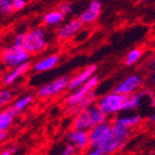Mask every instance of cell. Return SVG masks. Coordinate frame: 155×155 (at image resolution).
Masks as SVG:
<instances>
[{
  "label": "cell",
  "instance_id": "6da1fadb",
  "mask_svg": "<svg viewBox=\"0 0 155 155\" xmlns=\"http://www.w3.org/2000/svg\"><path fill=\"white\" fill-rule=\"evenodd\" d=\"M50 44L48 31L43 27H35L23 33L22 46L30 55H38L48 48Z\"/></svg>",
  "mask_w": 155,
  "mask_h": 155
},
{
  "label": "cell",
  "instance_id": "7a4b0ae2",
  "mask_svg": "<svg viewBox=\"0 0 155 155\" xmlns=\"http://www.w3.org/2000/svg\"><path fill=\"white\" fill-rule=\"evenodd\" d=\"M107 120V114H104L97 104H94L75 114L74 119H73V128L89 131L95 125L104 122Z\"/></svg>",
  "mask_w": 155,
  "mask_h": 155
},
{
  "label": "cell",
  "instance_id": "3957f363",
  "mask_svg": "<svg viewBox=\"0 0 155 155\" xmlns=\"http://www.w3.org/2000/svg\"><path fill=\"white\" fill-rule=\"evenodd\" d=\"M125 101H127V96L121 95L112 90L111 93H108L99 97L96 101V104L109 117L116 116L119 112L124 111Z\"/></svg>",
  "mask_w": 155,
  "mask_h": 155
},
{
  "label": "cell",
  "instance_id": "277c9868",
  "mask_svg": "<svg viewBox=\"0 0 155 155\" xmlns=\"http://www.w3.org/2000/svg\"><path fill=\"white\" fill-rule=\"evenodd\" d=\"M31 55L24 50L23 46L15 45L12 43L9 46H6L0 53V60L2 64L8 68H13L30 61Z\"/></svg>",
  "mask_w": 155,
  "mask_h": 155
},
{
  "label": "cell",
  "instance_id": "5b68a950",
  "mask_svg": "<svg viewBox=\"0 0 155 155\" xmlns=\"http://www.w3.org/2000/svg\"><path fill=\"white\" fill-rule=\"evenodd\" d=\"M99 84V77L94 75L93 77L90 78L89 81L85 83L83 86L78 87L76 89L72 90V93L69 94L64 100V104L66 108H73L76 107L83 101L84 99L86 98L87 96L90 93H93L96 89V87L98 86Z\"/></svg>",
  "mask_w": 155,
  "mask_h": 155
},
{
  "label": "cell",
  "instance_id": "8992f818",
  "mask_svg": "<svg viewBox=\"0 0 155 155\" xmlns=\"http://www.w3.org/2000/svg\"><path fill=\"white\" fill-rule=\"evenodd\" d=\"M69 77L67 76H61V77L50 81L41 86L36 93V96L40 99H48L53 98L55 96H58L64 91L68 90Z\"/></svg>",
  "mask_w": 155,
  "mask_h": 155
},
{
  "label": "cell",
  "instance_id": "52a82bcc",
  "mask_svg": "<svg viewBox=\"0 0 155 155\" xmlns=\"http://www.w3.org/2000/svg\"><path fill=\"white\" fill-rule=\"evenodd\" d=\"M143 83V77L140 74H131L123 78L122 81L114 87V90L128 97V96L142 89Z\"/></svg>",
  "mask_w": 155,
  "mask_h": 155
},
{
  "label": "cell",
  "instance_id": "ba28073f",
  "mask_svg": "<svg viewBox=\"0 0 155 155\" xmlns=\"http://www.w3.org/2000/svg\"><path fill=\"white\" fill-rule=\"evenodd\" d=\"M83 27L84 24L81 23L79 18L69 19V20L63 22L58 27L56 31V38L62 42L69 41L83 30Z\"/></svg>",
  "mask_w": 155,
  "mask_h": 155
},
{
  "label": "cell",
  "instance_id": "9c48e42d",
  "mask_svg": "<svg viewBox=\"0 0 155 155\" xmlns=\"http://www.w3.org/2000/svg\"><path fill=\"white\" fill-rule=\"evenodd\" d=\"M89 133V147L90 149H97L100 144L112 133L111 122L104 121L95 125L88 131Z\"/></svg>",
  "mask_w": 155,
  "mask_h": 155
},
{
  "label": "cell",
  "instance_id": "30bf717a",
  "mask_svg": "<svg viewBox=\"0 0 155 155\" xmlns=\"http://www.w3.org/2000/svg\"><path fill=\"white\" fill-rule=\"evenodd\" d=\"M31 69H32V64H31L30 61L17 66V67L10 68L9 72H7L6 74L3 75L2 85L7 87H10V86H12V85H15L17 81H19L23 76H25L28 73L30 72Z\"/></svg>",
  "mask_w": 155,
  "mask_h": 155
},
{
  "label": "cell",
  "instance_id": "8fae6325",
  "mask_svg": "<svg viewBox=\"0 0 155 155\" xmlns=\"http://www.w3.org/2000/svg\"><path fill=\"white\" fill-rule=\"evenodd\" d=\"M101 15V3L99 0H91L86 9L79 15V20L84 25H91L98 21Z\"/></svg>",
  "mask_w": 155,
  "mask_h": 155
},
{
  "label": "cell",
  "instance_id": "7c38bea8",
  "mask_svg": "<svg viewBox=\"0 0 155 155\" xmlns=\"http://www.w3.org/2000/svg\"><path fill=\"white\" fill-rule=\"evenodd\" d=\"M61 62V56L56 53L48 54L46 56L41 57L36 61L34 64H32V71L34 73L41 74V73L48 72L56 67Z\"/></svg>",
  "mask_w": 155,
  "mask_h": 155
},
{
  "label": "cell",
  "instance_id": "4fadbf2b",
  "mask_svg": "<svg viewBox=\"0 0 155 155\" xmlns=\"http://www.w3.org/2000/svg\"><path fill=\"white\" fill-rule=\"evenodd\" d=\"M96 71H97V66L96 65H89L85 67L84 69H81V72H78L76 75H74L73 77L69 78L68 83V90H74L78 87L83 86L84 84L87 83L90 78L95 75Z\"/></svg>",
  "mask_w": 155,
  "mask_h": 155
},
{
  "label": "cell",
  "instance_id": "5bb4252c",
  "mask_svg": "<svg viewBox=\"0 0 155 155\" xmlns=\"http://www.w3.org/2000/svg\"><path fill=\"white\" fill-rule=\"evenodd\" d=\"M69 143L74 144L78 151H85L89 147V133L86 130L74 129L71 130L67 134Z\"/></svg>",
  "mask_w": 155,
  "mask_h": 155
},
{
  "label": "cell",
  "instance_id": "9a60e30c",
  "mask_svg": "<svg viewBox=\"0 0 155 155\" xmlns=\"http://www.w3.org/2000/svg\"><path fill=\"white\" fill-rule=\"evenodd\" d=\"M151 93H152V89H150V88H142V89H140L137 93L128 96L127 97V101H125L124 111H132L137 109L142 104L144 99L149 98Z\"/></svg>",
  "mask_w": 155,
  "mask_h": 155
},
{
  "label": "cell",
  "instance_id": "2e32d148",
  "mask_svg": "<svg viewBox=\"0 0 155 155\" xmlns=\"http://www.w3.org/2000/svg\"><path fill=\"white\" fill-rule=\"evenodd\" d=\"M111 128H112V131H114V135H116L119 140L123 141V142H127L129 137H131L132 133V128L129 127L127 123L124 122L122 117H117L116 119H114L111 121Z\"/></svg>",
  "mask_w": 155,
  "mask_h": 155
},
{
  "label": "cell",
  "instance_id": "e0dca14e",
  "mask_svg": "<svg viewBox=\"0 0 155 155\" xmlns=\"http://www.w3.org/2000/svg\"><path fill=\"white\" fill-rule=\"evenodd\" d=\"M66 15L60 11L58 9H53L50 10L43 15L42 18V22L45 27L48 28H56L60 27L61 24L65 21Z\"/></svg>",
  "mask_w": 155,
  "mask_h": 155
},
{
  "label": "cell",
  "instance_id": "ac0fdd59",
  "mask_svg": "<svg viewBox=\"0 0 155 155\" xmlns=\"http://www.w3.org/2000/svg\"><path fill=\"white\" fill-rule=\"evenodd\" d=\"M17 116L11 106L0 109V131H8Z\"/></svg>",
  "mask_w": 155,
  "mask_h": 155
},
{
  "label": "cell",
  "instance_id": "d6986e66",
  "mask_svg": "<svg viewBox=\"0 0 155 155\" xmlns=\"http://www.w3.org/2000/svg\"><path fill=\"white\" fill-rule=\"evenodd\" d=\"M33 100H34V96L32 94H27V95L21 96L18 99H15V101L12 102L11 108L15 110V114H19L21 112H23L29 106H31Z\"/></svg>",
  "mask_w": 155,
  "mask_h": 155
},
{
  "label": "cell",
  "instance_id": "ffe728a7",
  "mask_svg": "<svg viewBox=\"0 0 155 155\" xmlns=\"http://www.w3.org/2000/svg\"><path fill=\"white\" fill-rule=\"evenodd\" d=\"M15 101V93L10 89L9 87H5L0 89V109L7 108L11 106L12 102Z\"/></svg>",
  "mask_w": 155,
  "mask_h": 155
},
{
  "label": "cell",
  "instance_id": "44dd1931",
  "mask_svg": "<svg viewBox=\"0 0 155 155\" xmlns=\"http://www.w3.org/2000/svg\"><path fill=\"white\" fill-rule=\"evenodd\" d=\"M143 55V51L139 48H132L131 51H129L128 54L124 57V64L127 66H132L137 64L141 60V57Z\"/></svg>",
  "mask_w": 155,
  "mask_h": 155
},
{
  "label": "cell",
  "instance_id": "7402d4cb",
  "mask_svg": "<svg viewBox=\"0 0 155 155\" xmlns=\"http://www.w3.org/2000/svg\"><path fill=\"white\" fill-rule=\"evenodd\" d=\"M123 120H124V122L129 125V127H131L132 129L137 127V125L140 124L141 121H142V118L141 116L139 114H131V116H123L122 117Z\"/></svg>",
  "mask_w": 155,
  "mask_h": 155
},
{
  "label": "cell",
  "instance_id": "603a6c76",
  "mask_svg": "<svg viewBox=\"0 0 155 155\" xmlns=\"http://www.w3.org/2000/svg\"><path fill=\"white\" fill-rule=\"evenodd\" d=\"M13 12L11 0H0V15H8Z\"/></svg>",
  "mask_w": 155,
  "mask_h": 155
},
{
  "label": "cell",
  "instance_id": "cb8c5ba5",
  "mask_svg": "<svg viewBox=\"0 0 155 155\" xmlns=\"http://www.w3.org/2000/svg\"><path fill=\"white\" fill-rule=\"evenodd\" d=\"M78 152H79V151L76 149V146H75L74 144L68 143L63 147L62 152H61V155H76Z\"/></svg>",
  "mask_w": 155,
  "mask_h": 155
},
{
  "label": "cell",
  "instance_id": "d4e9b609",
  "mask_svg": "<svg viewBox=\"0 0 155 155\" xmlns=\"http://www.w3.org/2000/svg\"><path fill=\"white\" fill-rule=\"evenodd\" d=\"M28 1H29V0H11V5H12L13 12L15 11H21L22 9H24L25 6L28 5Z\"/></svg>",
  "mask_w": 155,
  "mask_h": 155
},
{
  "label": "cell",
  "instance_id": "484cf974",
  "mask_svg": "<svg viewBox=\"0 0 155 155\" xmlns=\"http://www.w3.org/2000/svg\"><path fill=\"white\" fill-rule=\"evenodd\" d=\"M57 9L60 10L62 13H64L65 15H71V13H72L73 7L69 2H62L60 6H58V8H57Z\"/></svg>",
  "mask_w": 155,
  "mask_h": 155
},
{
  "label": "cell",
  "instance_id": "4316f807",
  "mask_svg": "<svg viewBox=\"0 0 155 155\" xmlns=\"http://www.w3.org/2000/svg\"><path fill=\"white\" fill-rule=\"evenodd\" d=\"M149 81L151 84V86L155 88V56L151 61V71H150Z\"/></svg>",
  "mask_w": 155,
  "mask_h": 155
},
{
  "label": "cell",
  "instance_id": "83f0119b",
  "mask_svg": "<svg viewBox=\"0 0 155 155\" xmlns=\"http://www.w3.org/2000/svg\"><path fill=\"white\" fill-rule=\"evenodd\" d=\"M23 33L24 32H20V33H17L12 40V43L15 45H21L22 46V41H23Z\"/></svg>",
  "mask_w": 155,
  "mask_h": 155
},
{
  "label": "cell",
  "instance_id": "f1b7e54d",
  "mask_svg": "<svg viewBox=\"0 0 155 155\" xmlns=\"http://www.w3.org/2000/svg\"><path fill=\"white\" fill-rule=\"evenodd\" d=\"M18 147L17 146H10L8 149H5L0 152V155H13L15 152H17Z\"/></svg>",
  "mask_w": 155,
  "mask_h": 155
},
{
  "label": "cell",
  "instance_id": "f546056e",
  "mask_svg": "<svg viewBox=\"0 0 155 155\" xmlns=\"http://www.w3.org/2000/svg\"><path fill=\"white\" fill-rule=\"evenodd\" d=\"M149 99H150V104H151V107H152L153 110L155 111V91L152 90V93H151V95H150Z\"/></svg>",
  "mask_w": 155,
  "mask_h": 155
},
{
  "label": "cell",
  "instance_id": "4dcf8cb0",
  "mask_svg": "<svg viewBox=\"0 0 155 155\" xmlns=\"http://www.w3.org/2000/svg\"><path fill=\"white\" fill-rule=\"evenodd\" d=\"M85 155H102V153L100 152V150L99 149H91L90 151H88Z\"/></svg>",
  "mask_w": 155,
  "mask_h": 155
},
{
  "label": "cell",
  "instance_id": "1f68e13d",
  "mask_svg": "<svg viewBox=\"0 0 155 155\" xmlns=\"http://www.w3.org/2000/svg\"><path fill=\"white\" fill-rule=\"evenodd\" d=\"M8 137V132L7 131H0V143L3 142Z\"/></svg>",
  "mask_w": 155,
  "mask_h": 155
},
{
  "label": "cell",
  "instance_id": "d6a6232c",
  "mask_svg": "<svg viewBox=\"0 0 155 155\" xmlns=\"http://www.w3.org/2000/svg\"><path fill=\"white\" fill-rule=\"evenodd\" d=\"M147 120L150 122H155V111H153L152 114H150L149 117H147Z\"/></svg>",
  "mask_w": 155,
  "mask_h": 155
},
{
  "label": "cell",
  "instance_id": "836d02e7",
  "mask_svg": "<svg viewBox=\"0 0 155 155\" xmlns=\"http://www.w3.org/2000/svg\"><path fill=\"white\" fill-rule=\"evenodd\" d=\"M134 1H137V2H145V1H146V0H134Z\"/></svg>",
  "mask_w": 155,
  "mask_h": 155
},
{
  "label": "cell",
  "instance_id": "e575fe53",
  "mask_svg": "<svg viewBox=\"0 0 155 155\" xmlns=\"http://www.w3.org/2000/svg\"><path fill=\"white\" fill-rule=\"evenodd\" d=\"M2 88V81H0V89Z\"/></svg>",
  "mask_w": 155,
  "mask_h": 155
},
{
  "label": "cell",
  "instance_id": "d590c367",
  "mask_svg": "<svg viewBox=\"0 0 155 155\" xmlns=\"http://www.w3.org/2000/svg\"><path fill=\"white\" fill-rule=\"evenodd\" d=\"M154 154H155V147H154Z\"/></svg>",
  "mask_w": 155,
  "mask_h": 155
}]
</instances>
